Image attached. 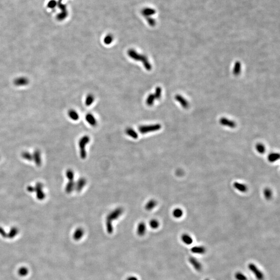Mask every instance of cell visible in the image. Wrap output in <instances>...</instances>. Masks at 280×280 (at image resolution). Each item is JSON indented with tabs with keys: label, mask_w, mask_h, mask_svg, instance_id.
Segmentation results:
<instances>
[{
	"label": "cell",
	"mask_w": 280,
	"mask_h": 280,
	"mask_svg": "<svg viewBox=\"0 0 280 280\" xmlns=\"http://www.w3.org/2000/svg\"><path fill=\"white\" fill-rule=\"evenodd\" d=\"M21 157L24 159L28 161H31L33 160V155L28 152H22L21 153Z\"/></svg>",
	"instance_id": "obj_28"
},
{
	"label": "cell",
	"mask_w": 280,
	"mask_h": 280,
	"mask_svg": "<svg viewBox=\"0 0 280 280\" xmlns=\"http://www.w3.org/2000/svg\"><path fill=\"white\" fill-rule=\"evenodd\" d=\"M33 155V160L35 161V165L38 166H40L42 164V158L41 153L40 150H35Z\"/></svg>",
	"instance_id": "obj_9"
},
{
	"label": "cell",
	"mask_w": 280,
	"mask_h": 280,
	"mask_svg": "<svg viewBox=\"0 0 280 280\" xmlns=\"http://www.w3.org/2000/svg\"><path fill=\"white\" fill-rule=\"evenodd\" d=\"M125 133L127 135L129 136L130 137H132L134 139H137L138 138V134L137 132H136L133 129L131 128H127L125 130Z\"/></svg>",
	"instance_id": "obj_19"
},
{
	"label": "cell",
	"mask_w": 280,
	"mask_h": 280,
	"mask_svg": "<svg viewBox=\"0 0 280 280\" xmlns=\"http://www.w3.org/2000/svg\"><path fill=\"white\" fill-rule=\"evenodd\" d=\"M86 120L87 121V123L89 124L91 126L95 127L97 125V121L96 120V118L94 117V116L91 113H88L86 115Z\"/></svg>",
	"instance_id": "obj_15"
},
{
	"label": "cell",
	"mask_w": 280,
	"mask_h": 280,
	"mask_svg": "<svg viewBox=\"0 0 280 280\" xmlns=\"http://www.w3.org/2000/svg\"><path fill=\"white\" fill-rule=\"evenodd\" d=\"M241 70V65L239 61H237L235 63V65L233 67V73L235 75H238L240 73Z\"/></svg>",
	"instance_id": "obj_24"
},
{
	"label": "cell",
	"mask_w": 280,
	"mask_h": 280,
	"mask_svg": "<svg viewBox=\"0 0 280 280\" xmlns=\"http://www.w3.org/2000/svg\"><path fill=\"white\" fill-rule=\"evenodd\" d=\"M129 57L136 61H140L143 63L145 69L147 71H150L152 69V66L148 59L144 54H140L137 53V51L133 49H129L127 51Z\"/></svg>",
	"instance_id": "obj_2"
},
{
	"label": "cell",
	"mask_w": 280,
	"mask_h": 280,
	"mask_svg": "<svg viewBox=\"0 0 280 280\" xmlns=\"http://www.w3.org/2000/svg\"><path fill=\"white\" fill-rule=\"evenodd\" d=\"M28 192L29 193H33L35 192V187L33 186H28L27 189Z\"/></svg>",
	"instance_id": "obj_42"
},
{
	"label": "cell",
	"mask_w": 280,
	"mask_h": 280,
	"mask_svg": "<svg viewBox=\"0 0 280 280\" xmlns=\"http://www.w3.org/2000/svg\"><path fill=\"white\" fill-rule=\"evenodd\" d=\"M113 39H114V37L113 36V35L109 34L105 36L103 41L106 45H110L113 41Z\"/></svg>",
	"instance_id": "obj_33"
},
{
	"label": "cell",
	"mask_w": 280,
	"mask_h": 280,
	"mask_svg": "<svg viewBox=\"0 0 280 280\" xmlns=\"http://www.w3.org/2000/svg\"><path fill=\"white\" fill-rule=\"evenodd\" d=\"M175 99L176 100L177 102H179V103L181 104L182 107L183 108L187 109V108H188V107H189V104H188V102H187V101L183 97L181 96V95H180V94H176V95H175Z\"/></svg>",
	"instance_id": "obj_13"
},
{
	"label": "cell",
	"mask_w": 280,
	"mask_h": 280,
	"mask_svg": "<svg viewBox=\"0 0 280 280\" xmlns=\"http://www.w3.org/2000/svg\"><path fill=\"white\" fill-rule=\"evenodd\" d=\"M0 235L4 238H7V233L3 228L0 227Z\"/></svg>",
	"instance_id": "obj_41"
},
{
	"label": "cell",
	"mask_w": 280,
	"mask_h": 280,
	"mask_svg": "<svg viewBox=\"0 0 280 280\" xmlns=\"http://www.w3.org/2000/svg\"><path fill=\"white\" fill-rule=\"evenodd\" d=\"M233 186L236 189L242 193H245L248 190V187L244 184L240 183L235 182L233 183Z\"/></svg>",
	"instance_id": "obj_16"
},
{
	"label": "cell",
	"mask_w": 280,
	"mask_h": 280,
	"mask_svg": "<svg viewBox=\"0 0 280 280\" xmlns=\"http://www.w3.org/2000/svg\"><path fill=\"white\" fill-rule=\"evenodd\" d=\"M249 270L251 271L255 275L256 278L258 280H264L265 277L264 275L260 270L259 269L258 267H257L255 265L252 263H251L249 265Z\"/></svg>",
	"instance_id": "obj_6"
},
{
	"label": "cell",
	"mask_w": 280,
	"mask_h": 280,
	"mask_svg": "<svg viewBox=\"0 0 280 280\" xmlns=\"http://www.w3.org/2000/svg\"><path fill=\"white\" fill-rule=\"evenodd\" d=\"M87 183V180L84 177H81L75 183V190L77 192H81L84 187L86 186Z\"/></svg>",
	"instance_id": "obj_7"
},
{
	"label": "cell",
	"mask_w": 280,
	"mask_h": 280,
	"mask_svg": "<svg viewBox=\"0 0 280 280\" xmlns=\"http://www.w3.org/2000/svg\"><path fill=\"white\" fill-rule=\"evenodd\" d=\"M57 4V3L56 1L51 0V1L48 2V3L47 4V6L49 8H54V7H56Z\"/></svg>",
	"instance_id": "obj_40"
},
{
	"label": "cell",
	"mask_w": 280,
	"mask_h": 280,
	"mask_svg": "<svg viewBox=\"0 0 280 280\" xmlns=\"http://www.w3.org/2000/svg\"><path fill=\"white\" fill-rule=\"evenodd\" d=\"M68 12H67V10H63L62 11V12L61 13L59 14L58 15V19L59 20H62L63 19H64L66 17H67V16H68Z\"/></svg>",
	"instance_id": "obj_38"
},
{
	"label": "cell",
	"mask_w": 280,
	"mask_h": 280,
	"mask_svg": "<svg viewBox=\"0 0 280 280\" xmlns=\"http://www.w3.org/2000/svg\"><path fill=\"white\" fill-rule=\"evenodd\" d=\"M189 261L190 264L192 265V266H193V268L197 271H200L202 269V268H203L202 265L195 257H190L189 259Z\"/></svg>",
	"instance_id": "obj_11"
},
{
	"label": "cell",
	"mask_w": 280,
	"mask_h": 280,
	"mask_svg": "<svg viewBox=\"0 0 280 280\" xmlns=\"http://www.w3.org/2000/svg\"><path fill=\"white\" fill-rule=\"evenodd\" d=\"M156 13L155 9L151 7H145L141 11V14L145 18L152 17Z\"/></svg>",
	"instance_id": "obj_10"
},
{
	"label": "cell",
	"mask_w": 280,
	"mask_h": 280,
	"mask_svg": "<svg viewBox=\"0 0 280 280\" xmlns=\"http://www.w3.org/2000/svg\"><path fill=\"white\" fill-rule=\"evenodd\" d=\"M124 210L121 207H118L113 210L107 215L106 219V228L107 232L109 234H111L113 232V221L117 219L123 213Z\"/></svg>",
	"instance_id": "obj_1"
},
{
	"label": "cell",
	"mask_w": 280,
	"mask_h": 280,
	"mask_svg": "<svg viewBox=\"0 0 280 280\" xmlns=\"http://www.w3.org/2000/svg\"><path fill=\"white\" fill-rule=\"evenodd\" d=\"M182 241L185 244L187 245H190L193 243V239L192 238V237L188 235V234H183L181 237Z\"/></svg>",
	"instance_id": "obj_20"
},
{
	"label": "cell",
	"mask_w": 280,
	"mask_h": 280,
	"mask_svg": "<svg viewBox=\"0 0 280 280\" xmlns=\"http://www.w3.org/2000/svg\"><path fill=\"white\" fill-rule=\"evenodd\" d=\"M219 123L221 125L224 126L228 127L231 128H235L236 127V123L231 120L227 119L225 117L221 118L219 120Z\"/></svg>",
	"instance_id": "obj_8"
},
{
	"label": "cell",
	"mask_w": 280,
	"mask_h": 280,
	"mask_svg": "<svg viewBox=\"0 0 280 280\" xmlns=\"http://www.w3.org/2000/svg\"><path fill=\"white\" fill-rule=\"evenodd\" d=\"M264 196L267 200H269L272 197V192L270 188H266L264 191Z\"/></svg>",
	"instance_id": "obj_31"
},
{
	"label": "cell",
	"mask_w": 280,
	"mask_h": 280,
	"mask_svg": "<svg viewBox=\"0 0 280 280\" xmlns=\"http://www.w3.org/2000/svg\"><path fill=\"white\" fill-rule=\"evenodd\" d=\"M75 183L74 181H69L65 186V192L68 193H71L75 189Z\"/></svg>",
	"instance_id": "obj_21"
},
{
	"label": "cell",
	"mask_w": 280,
	"mask_h": 280,
	"mask_svg": "<svg viewBox=\"0 0 280 280\" xmlns=\"http://www.w3.org/2000/svg\"><path fill=\"white\" fill-rule=\"evenodd\" d=\"M191 251L192 253L197 254H203L206 253V249L203 246H195L192 248Z\"/></svg>",
	"instance_id": "obj_17"
},
{
	"label": "cell",
	"mask_w": 280,
	"mask_h": 280,
	"mask_svg": "<svg viewBox=\"0 0 280 280\" xmlns=\"http://www.w3.org/2000/svg\"><path fill=\"white\" fill-rule=\"evenodd\" d=\"M209 280V279H208V278H206V279H205V280Z\"/></svg>",
	"instance_id": "obj_44"
},
{
	"label": "cell",
	"mask_w": 280,
	"mask_h": 280,
	"mask_svg": "<svg viewBox=\"0 0 280 280\" xmlns=\"http://www.w3.org/2000/svg\"><path fill=\"white\" fill-rule=\"evenodd\" d=\"M256 149L257 152L259 154H264L266 151V147H265V145L262 143H258L256 145Z\"/></svg>",
	"instance_id": "obj_30"
},
{
	"label": "cell",
	"mask_w": 280,
	"mask_h": 280,
	"mask_svg": "<svg viewBox=\"0 0 280 280\" xmlns=\"http://www.w3.org/2000/svg\"><path fill=\"white\" fill-rule=\"evenodd\" d=\"M29 273V270L25 267H21L18 270V275L20 277H25Z\"/></svg>",
	"instance_id": "obj_25"
},
{
	"label": "cell",
	"mask_w": 280,
	"mask_h": 280,
	"mask_svg": "<svg viewBox=\"0 0 280 280\" xmlns=\"http://www.w3.org/2000/svg\"><path fill=\"white\" fill-rule=\"evenodd\" d=\"M150 226L152 229H157L159 227V222L157 219H153L150 222Z\"/></svg>",
	"instance_id": "obj_34"
},
{
	"label": "cell",
	"mask_w": 280,
	"mask_h": 280,
	"mask_svg": "<svg viewBox=\"0 0 280 280\" xmlns=\"http://www.w3.org/2000/svg\"><path fill=\"white\" fill-rule=\"evenodd\" d=\"M90 137L88 136H83L80 139L78 145L80 148V157L81 159H84L87 157V152L86 150V147L88 143L90 142Z\"/></svg>",
	"instance_id": "obj_3"
},
{
	"label": "cell",
	"mask_w": 280,
	"mask_h": 280,
	"mask_svg": "<svg viewBox=\"0 0 280 280\" xmlns=\"http://www.w3.org/2000/svg\"><path fill=\"white\" fill-rule=\"evenodd\" d=\"M157 204V201L154 200V199H150V200L148 201V202L145 204V208L147 211H150L151 210H153L154 208H155Z\"/></svg>",
	"instance_id": "obj_18"
},
{
	"label": "cell",
	"mask_w": 280,
	"mask_h": 280,
	"mask_svg": "<svg viewBox=\"0 0 280 280\" xmlns=\"http://www.w3.org/2000/svg\"><path fill=\"white\" fill-rule=\"evenodd\" d=\"M35 187V192H36L37 199L43 200L45 198L46 195L43 192L44 185L41 183H37Z\"/></svg>",
	"instance_id": "obj_5"
},
{
	"label": "cell",
	"mask_w": 280,
	"mask_h": 280,
	"mask_svg": "<svg viewBox=\"0 0 280 280\" xmlns=\"http://www.w3.org/2000/svg\"><path fill=\"white\" fill-rule=\"evenodd\" d=\"M145 18L147 20L148 25H150L151 27H154L156 25V21L154 18H153L152 17H146V18Z\"/></svg>",
	"instance_id": "obj_37"
},
{
	"label": "cell",
	"mask_w": 280,
	"mask_h": 280,
	"mask_svg": "<svg viewBox=\"0 0 280 280\" xmlns=\"http://www.w3.org/2000/svg\"><path fill=\"white\" fill-rule=\"evenodd\" d=\"M69 115L70 117L73 120H77L78 119H79V115L75 110H70L69 112Z\"/></svg>",
	"instance_id": "obj_32"
},
{
	"label": "cell",
	"mask_w": 280,
	"mask_h": 280,
	"mask_svg": "<svg viewBox=\"0 0 280 280\" xmlns=\"http://www.w3.org/2000/svg\"><path fill=\"white\" fill-rule=\"evenodd\" d=\"M126 280H138V278L136 277L131 276V277H128V278H127Z\"/></svg>",
	"instance_id": "obj_43"
},
{
	"label": "cell",
	"mask_w": 280,
	"mask_h": 280,
	"mask_svg": "<svg viewBox=\"0 0 280 280\" xmlns=\"http://www.w3.org/2000/svg\"><path fill=\"white\" fill-rule=\"evenodd\" d=\"M147 227L146 225L144 222H140L137 227V234L140 237H142L144 236L146 232Z\"/></svg>",
	"instance_id": "obj_14"
},
{
	"label": "cell",
	"mask_w": 280,
	"mask_h": 280,
	"mask_svg": "<svg viewBox=\"0 0 280 280\" xmlns=\"http://www.w3.org/2000/svg\"><path fill=\"white\" fill-rule=\"evenodd\" d=\"M280 158V154L278 153H272L270 154L268 157V160L270 163H274L278 160Z\"/></svg>",
	"instance_id": "obj_23"
},
{
	"label": "cell",
	"mask_w": 280,
	"mask_h": 280,
	"mask_svg": "<svg viewBox=\"0 0 280 280\" xmlns=\"http://www.w3.org/2000/svg\"><path fill=\"white\" fill-rule=\"evenodd\" d=\"M161 128V125L160 124H156L153 125L141 126L139 127V131L142 134H145L157 131Z\"/></svg>",
	"instance_id": "obj_4"
},
{
	"label": "cell",
	"mask_w": 280,
	"mask_h": 280,
	"mask_svg": "<svg viewBox=\"0 0 280 280\" xmlns=\"http://www.w3.org/2000/svg\"><path fill=\"white\" fill-rule=\"evenodd\" d=\"M94 96H93L92 94H89L86 97V101H85V104L87 107H89L92 104V103L94 102Z\"/></svg>",
	"instance_id": "obj_29"
},
{
	"label": "cell",
	"mask_w": 280,
	"mask_h": 280,
	"mask_svg": "<svg viewBox=\"0 0 280 280\" xmlns=\"http://www.w3.org/2000/svg\"><path fill=\"white\" fill-rule=\"evenodd\" d=\"M183 215V212L181 209L176 208L173 211V216L176 219H180Z\"/></svg>",
	"instance_id": "obj_27"
},
{
	"label": "cell",
	"mask_w": 280,
	"mask_h": 280,
	"mask_svg": "<svg viewBox=\"0 0 280 280\" xmlns=\"http://www.w3.org/2000/svg\"><path fill=\"white\" fill-rule=\"evenodd\" d=\"M161 93H162V89H161V87H156L155 94H154L155 99L159 100L160 99L161 97Z\"/></svg>",
	"instance_id": "obj_36"
},
{
	"label": "cell",
	"mask_w": 280,
	"mask_h": 280,
	"mask_svg": "<svg viewBox=\"0 0 280 280\" xmlns=\"http://www.w3.org/2000/svg\"><path fill=\"white\" fill-rule=\"evenodd\" d=\"M66 176L69 181H74V172L71 169H68L66 171Z\"/></svg>",
	"instance_id": "obj_35"
},
{
	"label": "cell",
	"mask_w": 280,
	"mask_h": 280,
	"mask_svg": "<svg viewBox=\"0 0 280 280\" xmlns=\"http://www.w3.org/2000/svg\"><path fill=\"white\" fill-rule=\"evenodd\" d=\"M84 235V230L81 228H78L73 233V239L74 240L79 241L81 239Z\"/></svg>",
	"instance_id": "obj_12"
},
{
	"label": "cell",
	"mask_w": 280,
	"mask_h": 280,
	"mask_svg": "<svg viewBox=\"0 0 280 280\" xmlns=\"http://www.w3.org/2000/svg\"><path fill=\"white\" fill-rule=\"evenodd\" d=\"M18 232H19V230L16 227L11 228L9 232L7 233V238L11 239L14 238L17 235H18Z\"/></svg>",
	"instance_id": "obj_22"
},
{
	"label": "cell",
	"mask_w": 280,
	"mask_h": 280,
	"mask_svg": "<svg viewBox=\"0 0 280 280\" xmlns=\"http://www.w3.org/2000/svg\"><path fill=\"white\" fill-rule=\"evenodd\" d=\"M235 278L237 280H248L247 277L241 272H237L235 275Z\"/></svg>",
	"instance_id": "obj_39"
},
{
	"label": "cell",
	"mask_w": 280,
	"mask_h": 280,
	"mask_svg": "<svg viewBox=\"0 0 280 280\" xmlns=\"http://www.w3.org/2000/svg\"><path fill=\"white\" fill-rule=\"evenodd\" d=\"M155 100V98L154 94H149L148 97H147V100H146V103H147V105L149 106V107L152 106L154 104Z\"/></svg>",
	"instance_id": "obj_26"
}]
</instances>
